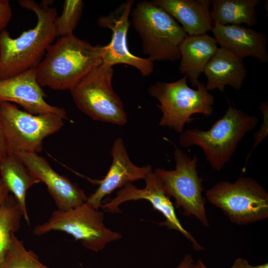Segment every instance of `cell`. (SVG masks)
<instances>
[{"label":"cell","instance_id":"6da1fadb","mask_svg":"<svg viewBox=\"0 0 268 268\" xmlns=\"http://www.w3.org/2000/svg\"><path fill=\"white\" fill-rule=\"evenodd\" d=\"M18 3L35 14L37 22L34 27L15 38L5 29L0 32V80L36 68L56 38L54 22L57 10L50 6L52 2L20 0Z\"/></svg>","mask_w":268,"mask_h":268},{"label":"cell","instance_id":"7a4b0ae2","mask_svg":"<svg viewBox=\"0 0 268 268\" xmlns=\"http://www.w3.org/2000/svg\"><path fill=\"white\" fill-rule=\"evenodd\" d=\"M103 53V46L92 45L74 34L58 38L35 68L37 81L41 87L70 90L102 63Z\"/></svg>","mask_w":268,"mask_h":268},{"label":"cell","instance_id":"3957f363","mask_svg":"<svg viewBox=\"0 0 268 268\" xmlns=\"http://www.w3.org/2000/svg\"><path fill=\"white\" fill-rule=\"evenodd\" d=\"M258 118L229 104L224 115L206 131L187 130L180 134L183 148L200 147L214 170L220 171L234 154L239 143L257 126Z\"/></svg>","mask_w":268,"mask_h":268},{"label":"cell","instance_id":"277c9868","mask_svg":"<svg viewBox=\"0 0 268 268\" xmlns=\"http://www.w3.org/2000/svg\"><path fill=\"white\" fill-rule=\"evenodd\" d=\"M131 15L147 58L153 62L181 58L179 47L188 35L167 12L153 1L144 0L135 4Z\"/></svg>","mask_w":268,"mask_h":268},{"label":"cell","instance_id":"5b68a950","mask_svg":"<svg viewBox=\"0 0 268 268\" xmlns=\"http://www.w3.org/2000/svg\"><path fill=\"white\" fill-rule=\"evenodd\" d=\"M184 76L173 82L157 81L148 89L149 95L157 99L156 104L162 113L159 125L167 127L181 134L186 124L195 119L192 115L201 114L209 117L213 113V96L199 82L197 89L190 88Z\"/></svg>","mask_w":268,"mask_h":268},{"label":"cell","instance_id":"8992f818","mask_svg":"<svg viewBox=\"0 0 268 268\" xmlns=\"http://www.w3.org/2000/svg\"><path fill=\"white\" fill-rule=\"evenodd\" d=\"M205 196L234 224L245 225L268 218V193L251 177L241 176L234 183L220 181Z\"/></svg>","mask_w":268,"mask_h":268},{"label":"cell","instance_id":"52a82bcc","mask_svg":"<svg viewBox=\"0 0 268 268\" xmlns=\"http://www.w3.org/2000/svg\"><path fill=\"white\" fill-rule=\"evenodd\" d=\"M63 118L53 113L33 115L9 102L0 103V122L7 155L20 152L38 153L43 141L63 126Z\"/></svg>","mask_w":268,"mask_h":268},{"label":"cell","instance_id":"ba28073f","mask_svg":"<svg viewBox=\"0 0 268 268\" xmlns=\"http://www.w3.org/2000/svg\"><path fill=\"white\" fill-rule=\"evenodd\" d=\"M104 214L87 202L67 210L53 211L48 220L36 226L35 235L41 236L52 231L64 232L80 241L87 249L103 250L109 243L122 238L121 234L107 228Z\"/></svg>","mask_w":268,"mask_h":268},{"label":"cell","instance_id":"9c48e42d","mask_svg":"<svg viewBox=\"0 0 268 268\" xmlns=\"http://www.w3.org/2000/svg\"><path fill=\"white\" fill-rule=\"evenodd\" d=\"M113 73L112 67L102 62L69 91L77 108L93 120L123 126L127 116L112 87Z\"/></svg>","mask_w":268,"mask_h":268},{"label":"cell","instance_id":"30bf717a","mask_svg":"<svg viewBox=\"0 0 268 268\" xmlns=\"http://www.w3.org/2000/svg\"><path fill=\"white\" fill-rule=\"evenodd\" d=\"M174 157V170L157 168L153 172L159 179L165 194L173 197L175 205L183 210L186 216H194L204 226H208L202 179L197 170V158L195 154L191 158L184 151L175 147Z\"/></svg>","mask_w":268,"mask_h":268},{"label":"cell","instance_id":"8fae6325","mask_svg":"<svg viewBox=\"0 0 268 268\" xmlns=\"http://www.w3.org/2000/svg\"><path fill=\"white\" fill-rule=\"evenodd\" d=\"M145 186L138 189L132 183H128L117 192L116 196L107 202L101 204L103 211L112 213H121L119 206L127 201L145 200L152 205L153 208L159 211L165 220L158 223L167 227L168 229L174 230L181 233L192 243L194 250L204 249L195 238L185 229L176 215L173 203L165 193L160 182L152 169L145 176Z\"/></svg>","mask_w":268,"mask_h":268},{"label":"cell","instance_id":"7c38bea8","mask_svg":"<svg viewBox=\"0 0 268 268\" xmlns=\"http://www.w3.org/2000/svg\"><path fill=\"white\" fill-rule=\"evenodd\" d=\"M134 1L128 0L107 15L99 17V27L112 32L109 44L103 46V63L110 66L123 64L137 69L142 76L150 75L154 70V63L148 58H142L131 53L127 44V33L130 26L129 17Z\"/></svg>","mask_w":268,"mask_h":268},{"label":"cell","instance_id":"4fadbf2b","mask_svg":"<svg viewBox=\"0 0 268 268\" xmlns=\"http://www.w3.org/2000/svg\"><path fill=\"white\" fill-rule=\"evenodd\" d=\"M31 171L44 182L60 210H67L86 202L83 190L67 177L56 172L47 160L36 153L20 152L15 154Z\"/></svg>","mask_w":268,"mask_h":268},{"label":"cell","instance_id":"5bb4252c","mask_svg":"<svg viewBox=\"0 0 268 268\" xmlns=\"http://www.w3.org/2000/svg\"><path fill=\"white\" fill-rule=\"evenodd\" d=\"M45 96L37 81L35 68L0 80V103H15L33 115L53 113L67 119L65 109L48 104Z\"/></svg>","mask_w":268,"mask_h":268},{"label":"cell","instance_id":"9a60e30c","mask_svg":"<svg viewBox=\"0 0 268 268\" xmlns=\"http://www.w3.org/2000/svg\"><path fill=\"white\" fill-rule=\"evenodd\" d=\"M111 155L112 162L106 175L98 181L99 187L87 198L86 202L94 208L101 207L103 199L118 188L128 183L144 179L151 170L150 165L139 167L131 160L123 139L117 138L114 141Z\"/></svg>","mask_w":268,"mask_h":268},{"label":"cell","instance_id":"2e32d148","mask_svg":"<svg viewBox=\"0 0 268 268\" xmlns=\"http://www.w3.org/2000/svg\"><path fill=\"white\" fill-rule=\"evenodd\" d=\"M211 31L220 47L244 59L252 57L262 63L268 62L267 39L262 32L241 25L213 24Z\"/></svg>","mask_w":268,"mask_h":268},{"label":"cell","instance_id":"e0dca14e","mask_svg":"<svg viewBox=\"0 0 268 268\" xmlns=\"http://www.w3.org/2000/svg\"><path fill=\"white\" fill-rule=\"evenodd\" d=\"M203 72L207 78L206 89L221 92L226 85L239 91L247 75L244 59L221 47L206 64Z\"/></svg>","mask_w":268,"mask_h":268},{"label":"cell","instance_id":"ac0fdd59","mask_svg":"<svg viewBox=\"0 0 268 268\" xmlns=\"http://www.w3.org/2000/svg\"><path fill=\"white\" fill-rule=\"evenodd\" d=\"M152 1L179 22L188 35L203 34L212 27L210 0Z\"/></svg>","mask_w":268,"mask_h":268},{"label":"cell","instance_id":"d6986e66","mask_svg":"<svg viewBox=\"0 0 268 268\" xmlns=\"http://www.w3.org/2000/svg\"><path fill=\"white\" fill-rule=\"evenodd\" d=\"M218 48L214 38L206 33L188 35L180 44L179 71L187 77L194 87H197L201 74Z\"/></svg>","mask_w":268,"mask_h":268},{"label":"cell","instance_id":"ffe728a7","mask_svg":"<svg viewBox=\"0 0 268 268\" xmlns=\"http://www.w3.org/2000/svg\"><path fill=\"white\" fill-rule=\"evenodd\" d=\"M0 178L9 192L16 199L23 213L24 218L30 224L26 204L28 190L41 182L15 155H7L0 160Z\"/></svg>","mask_w":268,"mask_h":268},{"label":"cell","instance_id":"44dd1931","mask_svg":"<svg viewBox=\"0 0 268 268\" xmlns=\"http://www.w3.org/2000/svg\"><path fill=\"white\" fill-rule=\"evenodd\" d=\"M210 17L212 24L222 25L246 24L253 26L258 23L256 6L260 0H211Z\"/></svg>","mask_w":268,"mask_h":268},{"label":"cell","instance_id":"7402d4cb","mask_svg":"<svg viewBox=\"0 0 268 268\" xmlns=\"http://www.w3.org/2000/svg\"><path fill=\"white\" fill-rule=\"evenodd\" d=\"M22 210L12 195L0 207V265L12 243V236L20 226Z\"/></svg>","mask_w":268,"mask_h":268},{"label":"cell","instance_id":"603a6c76","mask_svg":"<svg viewBox=\"0 0 268 268\" xmlns=\"http://www.w3.org/2000/svg\"><path fill=\"white\" fill-rule=\"evenodd\" d=\"M0 268H50L39 260L32 251L27 250L23 242L14 234L11 246Z\"/></svg>","mask_w":268,"mask_h":268},{"label":"cell","instance_id":"cb8c5ba5","mask_svg":"<svg viewBox=\"0 0 268 268\" xmlns=\"http://www.w3.org/2000/svg\"><path fill=\"white\" fill-rule=\"evenodd\" d=\"M84 3L81 0H66L61 15L57 16L54 27L56 37L73 34L81 18Z\"/></svg>","mask_w":268,"mask_h":268},{"label":"cell","instance_id":"d4e9b609","mask_svg":"<svg viewBox=\"0 0 268 268\" xmlns=\"http://www.w3.org/2000/svg\"><path fill=\"white\" fill-rule=\"evenodd\" d=\"M259 109L263 115V123L262 124L261 129L255 133V140L253 147L248 155L245 160V166L248 162L249 157L252 153L254 150L267 136L268 127V102L262 103L259 107Z\"/></svg>","mask_w":268,"mask_h":268},{"label":"cell","instance_id":"484cf974","mask_svg":"<svg viewBox=\"0 0 268 268\" xmlns=\"http://www.w3.org/2000/svg\"><path fill=\"white\" fill-rule=\"evenodd\" d=\"M12 17V9L9 0H0V32L4 30Z\"/></svg>","mask_w":268,"mask_h":268},{"label":"cell","instance_id":"4316f807","mask_svg":"<svg viewBox=\"0 0 268 268\" xmlns=\"http://www.w3.org/2000/svg\"><path fill=\"white\" fill-rule=\"evenodd\" d=\"M230 268H268V263L259 265H252L245 259L238 258L236 259Z\"/></svg>","mask_w":268,"mask_h":268},{"label":"cell","instance_id":"83f0119b","mask_svg":"<svg viewBox=\"0 0 268 268\" xmlns=\"http://www.w3.org/2000/svg\"><path fill=\"white\" fill-rule=\"evenodd\" d=\"M9 195V191L7 187L3 181L0 179V207L6 200Z\"/></svg>","mask_w":268,"mask_h":268},{"label":"cell","instance_id":"f1b7e54d","mask_svg":"<svg viewBox=\"0 0 268 268\" xmlns=\"http://www.w3.org/2000/svg\"><path fill=\"white\" fill-rule=\"evenodd\" d=\"M194 263L192 256L186 254L177 268H191Z\"/></svg>","mask_w":268,"mask_h":268},{"label":"cell","instance_id":"f546056e","mask_svg":"<svg viewBox=\"0 0 268 268\" xmlns=\"http://www.w3.org/2000/svg\"><path fill=\"white\" fill-rule=\"evenodd\" d=\"M7 155L5 141L0 122V160Z\"/></svg>","mask_w":268,"mask_h":268},{"label":"cell","instance_id":"4dcf8cb0","mask_svg":"<svg viewBox=\"0 0 268 268\" xmlns=\"http://www.w3.org/2000/svg\"><path fill=\"white\" fill-rule=\"evenodd\" d=\"M191 268H208L206 267L204 264L199 259L196 263H195Z\"/></svg>","mask_w":268,"mask_h":268},{"label":"cell","instance_id":"1f68e13d","mask_svg":"<svg viewBox=\"0 0 268 268\" xmlns=\"http://www.w3.org/2000/svg\"><path fill=\"white\" fill-rule=\"evenodd\" d=\"M81 265V268H84L81 265Z\"/></svg>","mask_w":268,"mask_h":268},{"label":"cell","instance_id":"d6a6232c","mask_svg":"<svg viewBox=\"0 0 268 268\" xmlns=\"http://www.w3.org/2000/svg\"></svg>","mask_w":268,"mask_h":268}]
</instances>
